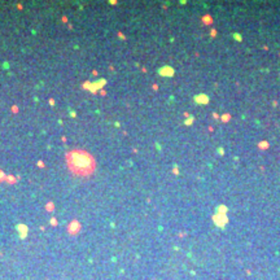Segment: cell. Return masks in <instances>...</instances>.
<instances>
[{
  "label": "cell",
  "instance_id": "cell-1",
  "mask_svg": "<svg viewBox=\"0 0 280 280\" xmlns=\"http://www.w3.org/2000/svg\"><path fill=\"white\" fill-rule=\"evenodd\" d=\"M66 165L69 170L78 176H88L95 170V160L88 152L73 149L66 153Z\"/></svg>",
  "mask_w": 280,
  "mask_h": 280
}]
</instances>
